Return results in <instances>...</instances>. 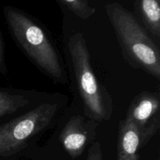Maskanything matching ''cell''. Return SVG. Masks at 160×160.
Masks as SVG:
<instances>
[{"instance_id": "cell-1", "label": "cell", "mask_w": 160, "mask_h": 160, "mask_svg": "<svg viewBox=\"0 0 160 160\" xmlns=\"http://www.w3.org/2000/svg\"><path fill=\"white\" fill-rule=\"evenodd\" d=\"M3 13L9 31L28 59L53 81H67L62 59L47 31L33 17L18 8L7 6Z\"/></svg>"}, {"instance_id": "cell-2", "label": "cell", "mask_w": 160, "mask_h": 160, "mask_svg": "<svg viewBox=\"0 0 160 160\" xmlns=\"http://www.w3.org/2000/svg\"><path fill=\"white\" fill-rule=\"evenodd\" d=\"M105 9L125 60L159 81V48L135 15L118 2L108 3Z\"/></svg>"}, {"instance_id": "cell-3", "label": "cell", "mask_w": 160, "mask_h": 160, "mask_svg": "<svg viewBox=\"0 0 160 160\" xmlns=\"http://www.w3.org/2000/svg\"><path fill=\"white\" fill-rule=\"evenodd\" d=\"M68 50L84 115L98 123L108 121L112 117L113 102L109 92L95 77L87 42L82 33L70 36Z\"/></svg>"}, {"instance_id": "cell-4", "label": "cell", "mask_w": 160, "mask_h": 160, "mask_svg": "<svg viewBox=\"0 0 160 160\" xmlns=\"http://www.w3.org/2000/svg\"><path fill=\"white\" fill-rule=\"evenodd\" d=\"M58 112L56 103H43L0 126V156L7 157L23 149L32 138L51 123Z\"/></svg>"}, {"instance_id": "cell-5", "label": "cell", "mask_w": 160, "mask_h": 160, "mask_svg": "<svg viewBox=\"0 0 160 160\" xmlns=\"http://www.w3.org/2000/svg\"><path fill=\"white\" fill-rule=\"evenodd\" d=\"M160 116L143 128L121 120L119 123L117 138V160H138V152L158 132Z\"/></svg>"}, {"instance_id": "cell-6", "label": "cell", "mask_w": 160, "mask_h": 160, "mask_svg": "<svg viewBox=\"0 0 160 160\" xmlns=\"http://www.w3.org/2000/svg\"><path fill=\"white\" fill-rule=\"evenodd\" d=\"M98 127V122L81 115L73 116L67 121L59 139L70 157L75 159L84 152L95 138Z\"/></svg>"}, {"instance_id": "cell-7", "label": "cell", "mask_w": 160, "mask_h": 160, "mask_svg": "<svg viewBox=\"0 0 160 160\" xmlns=\"http://www.w3.org/2000/svg\"><path fill=\"white\" fill-rule=\"evenodd\" d=\"M160 98L158 92H143L131 101L127 111V122L143 128L159 117Z\"/></svg>"}, {"instance_id": "cell-8", "label": "cell", "mask_w": 160, "mask_h": 160, "mask_svg": "<svg viewBox=\"0 0 160 160\" xmlns=\"http://www.w3.org/2000/svg\"><path fill=\"white\" fill-rule=\"evenodd\" d=\"M135 17L147 32L159 42L160 0H134Z\"/></svg>"}, {"instance_id": "cell-9", "label": "cell", "mask_w": 160, "mask_h": 160, "mask_svg": "<svg viewBox=\"0 0 160 160\" xmlns=\"http://www.w3.org/2000/svg\"><path fill=\"white\" fill-rule=\"evenodd\" d=\"M28 103L29 101L23 95L0 92V117L14 113Z\"/></svg>"}, {"instance_id": "cell-10", "label": "cell", "mask_w": 160, "mask_h": 160, "mask_svg": "<svg viewBox=\"0 0 160 160\" xmlns=\"http://www.w3.org/2000/svg\"><path fill=\"white\" fill-rule=\"evenodd\" d=\"M82 20H88L95 13L96 9L89 4L88 0H57Z\"/></svg>"}, {"instance_id": "cell-11", "label": "cell", "mask_w": 160, "mask_h": 160, "mask_svg": "<svg viewBox=\"0 0 160 160\" xmlns=\"http://www.w3.org/2000/svg\"><path fill=\"white\" fill-rule=\"evenodd\" d=\"M86 160H104L100 142H95L92 144L88 149Z\"/></svg>"}, {"instance_id": "cell-12", "label": "cell", "mask_w": 160, "mask_h": 160, "mask_svg": "<svg viewBox=\"0 0 160 160\" xmlns=\"http://www.w3.org/2000/svg\"><path fill=\"white\" fill-rule=\"evenodd\" d=\"M0 73L3 75H6L7 73V68H6V60H5L4 42L2 36L1 30H0Z\"/></svg>"}]
</instances>
